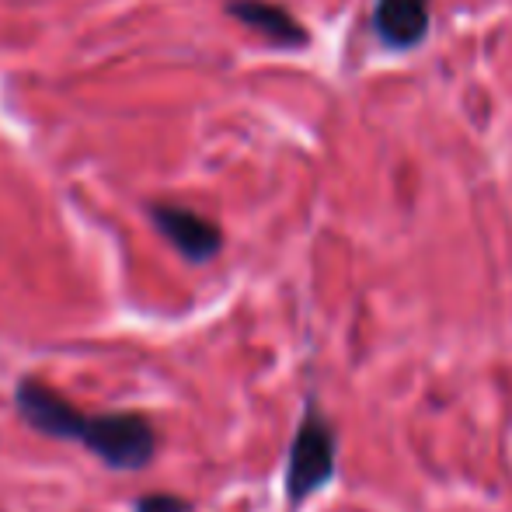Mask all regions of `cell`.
<instances>
[{
	"instance_id": "cell-2",
	"label": "cell",
	"mask_w": 512,
	"mask_h": 512,
	"mask_svg": "<svg viewBox=\"0 0 512 512\" xmlns=\"http://www.w3.org/2000/svg\"><path fill=\"white\" fill-rule=\"evenodd\" d=\"M335 474V432L321 415L307 411L297 439L290 446L286 464V499L304 502L317 488H324Z\"/></svg>"
},
{
	"instance_id": "cell-6",
	"label": "cell",
	"mask_w": 512,
	"mask_h": 512,
	"mask_svg": "<svg viewBox=\"0 0 512 512\" xmlns=\"http://www.w3.org/2000/svg\"><path fill=\"white\" fill-rule=\"evenodd\" d=\"M227 11L234 14V18H241L248 28L269 35L279 46H304L307 42V32L293 21V14H286L283 7H276V4H265V0H230Z\"/></svg>"
},
{
	"instance_id": "cell-3",
	"label": "cell",
	"mask_w": 512,
	"mask_h": 512,
	"mask_svg": "<svg viewBox=\"0 0 512 512\" xmlns=\"http://www.w3.org/2000/svg\"><path fill=\"white\" fill-rule=\"evenodd\" d=\"M14 408H18V415L35 432L53 439H74V443H81L84 425H88V415L74 401H67L60 391H53V387L35 377L18 380V387H14Z\"/></svg>"
},
{
	"instance_id": "cell-5",
	"label": "cell",
	"mask_w": 512,
	"mask_h": 512,
	"mask_svg": "<svg viewBox=\"0 0 512 512\" xmlns=\"http://www.w3.org/2000/svg\"><path fill=\"white\" fill-rule=\"evenodd\" d=\"M373 21L387 46L411 49L429 32V0H373Z\"/></svg>"
},
{
	"instance_id": "cell-4",
	"label": "cell",
	"mask_w": 512,
	"mask_h": 512,
	"mask_svg": "<svg viewBox=\"0 0 512 512\" xmlns=\"http://www.w3.org/2000/svg\"><path fill=\"white\" fill-rule=\"evenodd\" d=\"M150 220H154V227L175 244L178 255L189 258V262H209L223 244L220 227L185 206L154 203L150 206Z\"/></svg>"
},
{
	"instance_id": "cell-7",
	"label": "cell",
	"mask_w": 512,
	"mask_h": 512,
	"mask_svg": "<svg viewBox=\"0 0 512 512\" xmlns=\"http://www.w3.org/2000/svg\"><path fill=\"white\" fill-rule=\"evenodd\" d=\"M136 512H192V506L185 499H178V495L171 492H150V495H140V499L133 502Z\"/></svg>"
},
{
	"instance_id": "cell-1",
	"label": "cell",
	"mask_w": 512,
	"mask_h": 512,
	"mask_svg": "<svg viewBox=\"0 0 512 512\" xmlns=\"http://www.w3.org/2000/svg\"><path fill=\"white\" fill-rule=\"evenodd\" d=\"M81 443L112 471H143L154 460L157 432L147 415L108 411V415H88Z\"/></svg>"
}]
</instances>
